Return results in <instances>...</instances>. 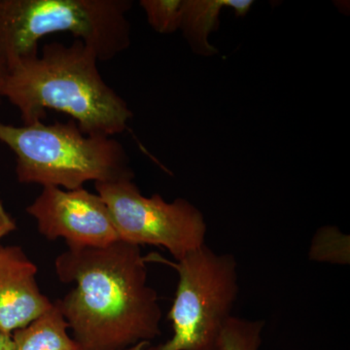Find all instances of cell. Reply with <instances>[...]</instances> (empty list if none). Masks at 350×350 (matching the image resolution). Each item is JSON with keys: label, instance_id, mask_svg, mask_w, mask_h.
<instances>
[{"label": "cell", "instance_id": "obj_1", "mask_svg": "<svg viewBox=\"0 0 350 350\" xmlns=\"http://www.w3.org/2000/svg\"><path fill=\"white\" fill-rule=\"evenodd\" d=\"M146 262L140 246L121 241L68 247L56 258L59 282L75 284L56 303L82 350H125L161 335L162 308Z\"/></svg>", "mask_w": 350, "mask_h": 350}, {"label": "cell", "instance_id": "obj_2", "mask_svg": "<svg viewBox=\"0 0 350 350\" xmlns=\"http://www.w3.org/2000/svg\"><path fill=\"white\" fill-rule=\"evenodd\" d=\"M96 52L81 40L45 44L41 54L9 68L2 91L19 110L23 125L43 123L47 110L69 115L87 135L124 133L133 113L103 79Z\"/></svg>", "mask_w": 350, "mask_h": 350}, {"label": "cell", "instance_id": "obj_3", "mask_svg": "<svg viewBox=\"0 0 350 350\" xmlns=\"http://www.w3.org/2000/svg\"><path fill=\"white\" fill-rule=\"evenodd\" d=\"M0 144L16 156L21 184L75 190L89 181L135 178L130 157L118 140L85 135L72 119L21 126L0 121Z\"/></svg>", "mask_w": 350, "mask_h": 350}, {"label": "cell", "instance_id": "obj_4", "mask_svg": "<svg viewBox=\"0 0 350 350\" xmlns=\"http://www.w3.org/2000/svg\"><path fill=\"white\" fill-rule=\"evenodd\" d=\"M130 0H0V51L8 68L38 54L45 36L68 32L111 61L131 45Z\"/></svg>", "mask_w": 350, "mask_h": 350}, {"label": "cell", "instance_id": "obj_5", "mask_svg": "<svg viewBox=\"0 0 350 350\" xmlns=\"http://www.w3.org/2000/svg\"><path fill=\"white\" fill-rule=\"evenodd\" d=\"M170 265L178 273V284L167 319L172 337L146 350H219L221 334L232 317L238 300V262L230 253L206 245L177 261L147 256Z\"/></svg>", "mask_w": 350, "mask_h": 350}, {"label": "cell", "instance_id": "obj_6", "mask_svg": "<svg viewBox=\"0 0 350 350\" xmlns=\"http://www.w3.org/2000/svg\"><path fill=\"white\" fill-rule=\"evenodd\" d=\"M94 189L124 243L165 248L175 261L206 244V219L187 200L169 202L159 194L145 197L133 179L98 182Z\"/></svg>", "mask_w": 350, "mask_h": 350}, {"label": "cell", "instance_id": "obj_7", "mask_svg": "<svg viewBox=\"0 0 350 350\" xmlns=\"http://www.w3.org/2000/svg\"><path fill=\"white\" fill-rule=\"evenodd\" d=\"M25 211L36 219L41 236L63 239L68 247H105L120 241L107 204L84 187H42Z\"/></svg>", "mask_w": 350, "mask_h": 350}, {"label": "cell", "instance_id": "obj_8", "mask_svg": "<svg viewBox=\"0 0 350 350\" xmlns=\"http://www.w3.org/2000/svg\"><path fill=\"white\" fill-rule=\"evenodd\" d=\"M38 271L21 246L0 244V331L3 333L11 335L52 306L38 286Z\"/></svg>", "mask_w": 350, "mask_h": 350}, {"label": "cell", "instance_id": "obj_9", "mask_svg": "<svg viewBox=\"0 0 350 350\" xmlns=\"http://www.w3.org/2000/svg\"><path fill=\"white\" fill-rule=\"evenodd\" d=\"M253 3L252 0H183L179 29L193 52L200 56H213L218 50L209 43V34L217 31L223 9L231 8L237 16L244 17Z\"/></svg>", "mask_w": 350, "mask_h": 350}, {"label": "cell", "instance_id": "obj_10", "mask_svg": "<svg viewBox=\"0 0 350 350\" xmlns=\"http://www.w3.org/2000/svg\"><path fill=\"white\" fill-rule=\"evenodd\" d=\"M56 301L47 312L11 334L14 350H82L68 333Z\"/></svg>", "mask_w": 350, "mask_h": 350}, {"label": "cell", "instance_id": "obj_11", "mask_svg": "<svg viewBox=\"0 0 350 350\" xmlns=\"http://www.w3.org/2000/svg\"><path fill=\"white\" fill-rule=\"evenodd\" d=\"M264 327L262 320L232 317L221 334L219 350H260Z\"/></svg>", "mask_w": 350, "mask_h": 350}, {"label": "cell", "instance_id": "obj_12", "mask_svg": "<svg viewBox=\"0 0 350 350\" xmlns=\"http://www.w3.org/2000/svg\"><path fill=\"white\" fill-rule=\"evenodd\" d=\"M183 0H142L148 24L162 34L174 33L180 29Z\"/></svg>", "mask_w": 350, "mask_h": 350}, {"label": "cell", "instance_id": "obj_13", "mask_svg": "<svg viewBox=\"0 0 350 350\" xmlns=\"http://www.w3.org/2000/svg\"><path fill=\"white\" fill-rule=\"evenodd\" d=\"M17 229V224L0 200V241Z\"/></svg>", "mask_w": 350, "mask_h": 350}, {"label": "cell", "instance_id": "obj_14", "mask_svg": "<svg viewBox=\"0 0 350 350\" xmlns=\"http://www.w3.org/2000/svg\"><path fill=\"white\" fill-rule=\"evenodd\" d=\"M8 72V64H7L5 57H4L1 51H0V103H1V100L3 98H2V91H3L4 84H5Z\"/></svg>", "mask_w": 350, "mask_h": 350}, {"label": "cell", "instance_id": "obj_15", "mask_svg": "<svg viewBox=\"0 0 350 350\" xmlns=\"http://www.w3.org/2000/svg\"><path fill=\"white\" fill-rule=\"evenodd\" d=\"M0 350H14L12 337L10 334L0 331Z\"/></svg>", "mask_w": 350, "mask_h": 350}, {"label": "cell", "instance_id": "obj_16", "mask_svg": "<svg viewBox=\"0 0 350 350\" xmlns=\"http://www.w3.org/2000/svg\"><path fill=\"white\" fill-rule=\"evenodd\" d=\"M149 345H150V342H140V344L133 345V347H130V349L125 350H146Z\"/></svg>", "mask_w": 350, "mask_h": 350}]
</instances>
